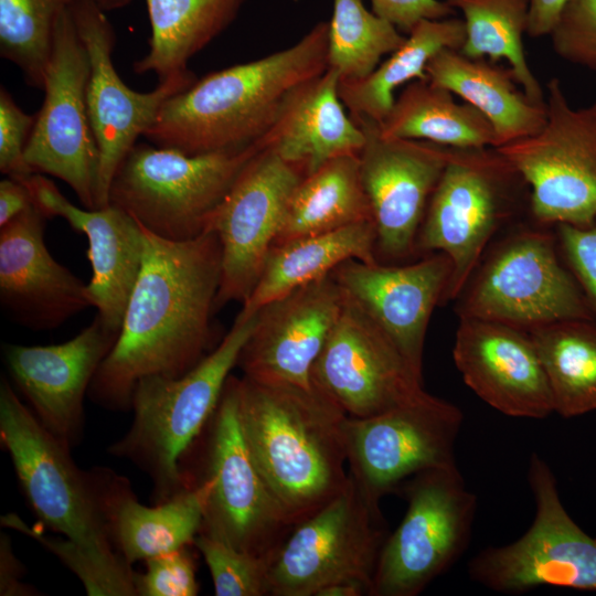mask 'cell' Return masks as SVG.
<instances>
[{
  "mask_svg": "<svg viewBox=\"0 0 596 596\" xmlns=\"http://www.w3.org/2000/svg\"><path fill=\"white\" fill-rule=\"evenodd\" d=\"M329 22L294 45L196 79L170 97L143 137L200 155L249 146L276 124L295 95L328 68Z\"/></svg>",
  "mask_w": 596,
  "mask_h": 596,
  "instance_id": "7a4b0ae2",
  "label": "cell"
},
{
  "mask_svg": "<svg viewBox=\"0 0 596 596\" xmlns=\"http://www.w3.org/2000/svg\"><path fill=\"white\" fill-rule=\"evenodd\" d=\"M375 245L374 223L365 221L274 246L237 316L251 317L268 302L331 274L349 259L379 262Z\"/></svg>",
  "mask_w": 596,
  "mask_h": 596,
  "instance_id": "f1b7e54d",
  "label": "cell"
},
{
  "mask_svg": "<svg viewBox=\"0 0 596 596\" xmlns=\"http://www.w3.org/2000/svg\"><path fill=\"white\" fill-rule=\"evenodd\" d=\"M118 336L96 315L89 326L63 343L2 345L8 372L29 408L70 449L83 440L85 396Z\"/></svg>",
  "mask_w": 596,
  "mask_h": 596,
  "instance_id": "ffe728a7",
  "label": "cell"
},
{
  "mask_svg": "<svg viewBox=\"0 0 596 596\" xmlns=\"http://www.w3.org/2000/svg\"><path fill=\"white\" fill-rule=\"evenodd\" d=\"M551 227L519 225L490 245L455 299L457 316L528 332L561 320L595 319Z\"/></svg>",
  "mask_w": 596,
  "mask_h": 596,
  "instance_id": "9c48e42d",
  "label": "cell"
},
{
  "mask_svg": "<svg viewBox=\"0 0 596 596\" xmlns=\"http://www.w3.org/2000/svg\"><path fill=\"white\" fill-rule=\"evenodd\" d=\"M365 221L373 222L359 155L341 156L297 185L274 246Z\"/></svg>",
  "mask_w": 596,
  "mask_h": 596,
  "instance_id": "d6a6232c",
  "label": "cell"
},
{
  "mask_svg": "<svg viewBox=\"0 0 596 596\" xmlns=\"http://www.w3.org/2000/svg\"><path fill=\"white\" fill-rule=\"evenodd\" d=\"M188 545L171 553L151 557L142 573L135 572L137 596H195L199 594L196 564Z\"/></svg>",
  "mask_w": 596,
  "mask_h": 596,
  "instance_id": "60d3db41",
  "label": "cell"
},
{
  "mask_svg": "<svg viewBox=\"0 0 596 596\" xmlns=\"http://www.w3.org/2000/svg\"><path fill=\"white\" fill-rule=\"evenodd\" d=\"M370 595L369 587L360 581H340L321 588L316 596H362Z\"/></svg>",
  "mask_w": 596,
  "mask_h": 596,
  "instance_id": "c3c4849f",
  "label": "cell"
},
{
  "mask_svg": "<svg viewBox=\"0 0 596 596\" xmlns=\"http://www.w3.org/2000/svg\"><path fill=\"white\" fill-rule=\"evenodd\" d=\"M405 39L392 23L369 12L362 0H333L328 67L337 71L340 82L363 79Z\"/></svg>",
  "mask_w": 596,
  "mask_h": 596,
  "instance_id": "d590c367",
  "label": "cell"
},
{
  "mask_svg": "<svg viewBox=\"0 0 596 596\" xmlns=\"http://www.w3.org/2000/svg\"><path fill=\"white\" fill-rule=\"evenodd\" d=\"M552 392L554 413L596 409V319H567L529 331Z\"/></svg>",
  "mask_w": 596,
  "mask_h": 596,
  "instance_id": "836d02e7",
  "label": "cell"
},
{
  "mask_svg": "<svg viewBox=\"0 0 596 596\" xmlns=\"http://www.w3.org/2000/svg\"><path fill=\"white\" fill-rule=\"evenodd\" d=\"M353 120L365 135L359 153L360 173L376 233V257L406 259L416 253L418 233L449 148L425 140L386 139L377 123Z\"/></svg>",
  "mask_w": 596,
  "mask_h": 596,
  "instance_id": "d6986e66",
  "label": "cell"
},
{
  "mask_svg": "<svg viewBox=\"0 0 596 596\" xmlns=\"http://www.w3.org/2000/svg\"><path fill=\"white\" fill-rule=\"evenodd\" d=\"M340 77L328 67L290 100L276 124L259 140L305 175L326 162L359 155L365 143L362 128L348 116L339 95Z\"/></svg>",
  "mask_w": 596,
  "mask_h": 596,
  "instance_id": "4316f807",
  "label": "cell"
},
{
  "mask_svg": "<svg viewBox=\"0 0 596 596\" xmlns=\"http://www.w3.org/2000/svg\"><path fill=\"white\" fill-rule=\"evenodd\" d=\"M458 319L454 363L480 400L511 417L542 419L554 413L550 384L528 331L493 320Z\"/></svg>",
  "mask_w": 596,
  "mask_h": 596,
  "instance_id": "603a6c76",
  "label": "cell"
},
{
  "mask_svg": "<svg viewBox=\"0 0 596 596\" xmlns=\"http://www.w3.org/2000/svg\"><path fill=\"white\" fill-rule=\"evenodd\" d=\"M95 2L98 4L99 8H102L105 12L121 9L126 6H128L131 0H95Z\"/></svg>",
  "mask_w": 596,
  "mask_h": 596,
  "instance_id": "681fc988",
  "label": "cell"
},
{
  "mask_svg": "<svg viewBox=\"0 0 596 596\" xmlns=\"http://www.w3.org/2000/svg\"><path fill=\"white\" fill-rule=\"evenodd\" d=\"M567 0H529L526 34L532 38L550 35Z\"/></svg>",
  "mask_w": 596,
  "mask_h": 596,
  "instance_id": "7dc6e473",
  "label": "cell"
},
{
  "mask_svg": "<svg viewBox=\"0 0 596 596\" xmlns=\"http://www.w3.org/2000/svg\"><path fill=\"white\" fill-rule=\"evenodd\" d=\"M71 12L87 50L91 72L86 92L87 110L99 150L98 209L108 205L114 174L139 136L155 124L163 104L195 81L190 71L178 72L147 93L129 88L113 63L116 35L95 0H74Z\"/></svg>",
  "mask_w": 596,
  "mask_h": 596,
  "instance_id": "2e32d148",
  "label": "cell"
},
{
  "mask_svg": "<svg viewBox=\"0 0 596 596\" xmlns=\"http://www.w3.org/2000/svg\"><path fill=\"white\" fill-rule=\"evenodd\" d=\"M24 567L14 554L10 536L0 533V595L35 596L39 590L22 581Z\"/></svg>",
  "mask_w": 596,
  "mask_h": 596,
  "instance_id": "f6af8a7d",
  "label": "cell"
},
{
  "mask_svg": "<svg viewBox=\"0 0 596 596\" xmlns=\"http://www.w3.org/2000/svg\"><path fill=\"white\" fill-rule=\"evenodd\" d=\"M0 441L40 524L79 545L105 567L134 575L132 566L110 542L88 470L77 467L71 449L41 425L3 376Z\"/></svg>",
  "mask_w": 596,
  "mask_h": 596,
  "instance_id": "ba28073f",
  "label": "cell"
},
{
  "mask_svg": "<svg viewBox=\"0 0 596 596\" xmlns=\"http://www.w3.org/2000/svg\"><path fill=\"white\" fill-rule=\"evenodd\" d=\"M448 148L416 243V252H439L453 264L443 302L457 298L493 236L530 198L524 179L497 148Z\"/></svg>",
  "mask_w": 596,
  "mask_h": 596,
  "instance_id": "52a82bcc",
  "label": "cell"
},
{
  "mask_svg": "<svg viewBox=\"0 0 596 596\" xmlns=\"http://www.w3.org/2000/svg\"><path fill=\"white\" fill-rule=\"evenodd\" d=\"M141 228V269L118 339L87 395L108 411H130L139 380L179 377L219 344L212 343L211 327L222 275L219 236L206 232L177 242Z\"/></svg>",
  "mask_w": 596,
  "mask_h": 596,
  "instance_id": "6da1fadb",
  "label": "cell"
},
{
  "mask_svg": "<svg viewBox=\"0 0 596 596\" xmlns=\"http://www.w3.org/2000/svg\"><path fill=\"white\" fill-rule=\"evenodd\" d=\"M386 139H415L451 148H497V136L487 117L453 93L416 79L405 85L386 118L377 124Z\"/></svg>",
  "mask_w": 596,
  "mask_h": 596,
  "instance_id": "4dcf8cb0",
  "label": "cell"
},
{
  "mask_svg": "<svg viewBox=\"0 0 596 596\" xmlns=\"http://www.w3.org/2000/svg\"><path fill=\"white\" fill-rule=\"evenodd\" d=\"M451 272L449 257L437 252L406 265L349 259L332 274L343 296L376 324L423 376L428 323L435 307L444 301Z\"/></svg>",
  "mask_w": 596,
  "mask_h": 596,
  "instance_id": "44dd1931",
  "label": "cell"
},
{
  "mask_svg": "<svg viewBox=\"0 0 596 596\" xmlns=\"http://www.w3.org/2000/svg\"><path fill=\"white\" fill-rule=\"evenodd\" d=\"M73 1L0 0V55L19 67L29 86L44 88L55 23Z\"/></svg>",
  "mask_w": 596,
  "mask_h": 596,
  "instance_id": "8d00e7d4",
  "label": "cell"
},
{
  "mask_svg": "<svg viewBox=\"0 0 596 596\" xmlns=\"http://www.w3.org/2000/svg\"><path fill=\"white\" fill-rule=\"evenodd\" d=\"M464 14L466 39L459 50L471 58L505 60L528 98L545 106L543 89L524 54L529 0H445Z\"/></svg>",
  "mask_w": 596,
  "mask_h": 596,
  "instance_id": "e575fe53",
  "label": "cell"
},
{
  "mask_svg": "<svg viewBox=\"0 0 596 596\" xmlns=\"http://www.w3.org/2000/svg\"><path fill=\"white\" fill-rule=\"evenodd\" d=\"M528 481L535 503L530 528L510 544L480 551L469 562L470 578L512 595L541 586L596 592V538L570 517L553 471L536 453L529 460Z\"/></svg>",
  "mask_w": 596,
  "mask_h": 596,
  "instance_id": "4fadbf2b",
  "label": "cell"
},
{
  "mask_svg": "<svg viewBox=\"0 0 596 596\" xmlns=\"http://www.w3.org/2000/svg\"><path fill=\"white\" fill-rule=\"evenodd\" d=\"M311 383L355 418L379 415L426 394L423 376L345 297L341 315L311 369Z\"/></svg>",
  "mask_w": 596,
  "mask_h": 596,
  "instance_id": "ac0fdd59",
  "label": "cell"
},
{
  "mask_svg": "<svg viewBox=\"0 0 596 596\" xmlns=\"http://www.w3.org/2000/svg\"><path fill=\"white\" fill-rule=\"evenodd\" d=\"M464 414L426 392L411 403L366 418L347 417L349 475L373 501L427 469L455 465V444Z\"/></svg>",
  "mask_w": 596,
  "mask_h": 596,
  "instance_id": "9a60e30c",
  "label": "cell"
},
{
  "mask_svg": "<svg viewBox=\"0 0 596 596\" xmlns=\"http://www.w3.org/2000/svg\"><path fill=\"white\" fill-rule=\"evenodd\" d=\"M36 115L24 113L9 92L0 88V171L9 178L23 181L36 173L25 161Z\"/></svg>",
  "mask_w": 596,
  "mask_h": 596,
  "instance_id": "b9f144b4",
  "label": "cell"
},
{
  "mask_svg": "<svg viewBox=\"0 0 596 596\" xmlns=\"http://www.w3.org/2000/svg\"><path fill=\"white\" fill-rule=\"evenodd\" d=\"M343 305L331 273L263 306L237 361L243 375L311 390V369Z\"/></svg>",
  "mask_w": 596,
  "mask_h": 596,
  "instance_id": "7402d4cb",
  "label": "cell"
},
{
  "mask_svg": "<svg viewBox=\"0 0 596 596\" xmlns=\"http://www.w3.org/2000/svg\"><path fill=\"white\" fill-rule=\"evenodd\" d=\"M348 415L316 387L238 377V418L251 456L291 523L315 514L348 485Z\"/></svg>",
  "mask_w": 596,
  "mask_h": 596,
  "instance_id": "3957f363",
  "label": "cell"
},
{
  "mask_svg": "<svg viewBox=\"0 0 596 596\" xmlns=\"http://www.w3.org/2000/svg\"><path fill=\"white\" fill-rule=\"evenodd\" d=\"M546 92L544 126L497 149L528 184L535 223L588 225L596 219V97L573 107L556 77Z\"/></svg>",
  "mask_w": 596,
  "mask_h": 596,
  "instance_id": "8fae6325",
  "label": "cell"
},
{
  "mask_svg": "<svg viewBox=\"0 0 596 596\" xmlns=\"http://www.w3.org/2000/svg\"><path fill=\"white\" fill-rule=\"evenodd\" d=\"M70 7L55 23L44 102L24 157L36 173L61 179L85 209L95 210L99 150L86 103L91 64Z\"/></svg>",
  "mask_w": 596,
  "mask_h": 596,
  "instance_id": "5bb4252c",
  "label": "cell"
},
{
  "mask_svg": "<svg viewBox=\"0 0 596 596\" xmlns=\"http://www.w3.org/2000/svg\"><path fill=\"white\" fill-rule=\"evenodd\" d=\"M373 12L407 35L422 20H440L456 10L439 0H371Z\"/></svg>",
  "mask_w": 596,
  "mask_h": 596,
  "instance_id": "ee69618b",
  "label": "cell"
},
{
  "mask_svg": "<svg viewBox=\"0 0 596 596\" xmlns=\"http://www.w3.org/2000/svg\"><path fill=\"white\" fill-rule=\"evenodd\" d=\"M350 476L328 504L294 525L268 558L269 596H316L330 584L354 579L371 594L390 534L380 510Z\"/></svg>",
  "mask_w": 596,
  "mask_h": 596,
  "instance_id": "7c38bea8",
  "label": "cell"
},
{
  "mask_svg": "<svg viewBox=\"0 0 596 596\" xmlns=\"http://www.w3.org/2000/svg\"><path fill=\"white\" fill-rule=\"evenodd\" d=\"M32 203L28 188L20 181L7 178L0 182V226L17 217Z\"/></svg>",
  "mask_w": 596,
  "mask_h": 596,
  "instance_id": "bcb514c9",
  "label": "cell"
},
{
  "mask_svg": "<svg viewBox=\"0 0 596 596\" xmlns=\"http://www.w3.org/2000/svg\"><path fill=\"white\" fill-rule=\"evenodd\" d=\"M262 148L258 140L242 148L188 155L136 143L114 174L108 204L161 238H195L209 232L219 206Z\"/></svg>",
  "mask_w": 596,
  "mask_h": 596,
  "instance_id": "8992f818",
  "label": "cell"
},
{
  "mask_svg": "<svg viewBox=\"0 0 596 596\" xmlns=\"http://www.w3.org/2000/svg\"><path fill=\"white\" fill-rule=\"evenodd\" d=\"M43 214L31 205L0 226V300L13 320L54 329L92 306L84 284L47 251Z\"/></svg>",
  "mask_w": 596,
  "mask_h": 596,
  "instance_id": "d4e9b609",
  "label": "cell"
},
{
  "mask_svg": "<svg viewBox=\"0 0 596 596\" xmlns=\"http://www.w3.org/2000/svg\"><path fill=\"white\" fill-rule=\"evenodd\" d=\"M20 182L45 219L60 216L86 235L92 266L89 300L103 323L119 332L142 265L145 243L140 224L113 204L95 210L77 207L41 173Z\"/></svg>",
  "mask_w": 596,
  "mask_h": 596,
  "instance_id": "cb8c5ba5",
  "label": "cell"
},
{
  "mask_svg": "<svg viewBox=\"0 0 596 596\" xmlns=\"http://www.w3.org/2000/svg\"><path fill=\"white\" fill-rule=\"evenodd\" d=\"M194 547L210 571L216 596H269L268 560L198 534Z\"/></svg>",
  "mask_w": 596,
  "mask_h": 596,
  "instance_id": "f35d334b",
  "label": "cell"
},
{
  "mask_svg": "<svg viewBox=\"0 0 596 596\" xmlns=\"http://www.w3.org/2000/svg\"><path fill=\"white\" fill-rule=\"evenodd\" d=\"M88 475L110 542L129 565L193 545L203 519L201 485L145 505L129 480L110 468L94 467Z\"/></svg>",
  "mask_w": 596,
  "mask_h": 596,
  "instance_id": "484cf974",
  "label": "cell"
},
{
  "mask_svg": "<svg viewBox=\"0 0 596 596\" xmlns=\"http://www.w3.org/2000/svg\"><path fill=\"white\" fill-rule=\"evenodd\" d=\"M257 321L258 311L247 318L237 316L215 349L185 374L151 375L136 383L131 425L107 453L147 473L153 503L164 502L188 487L180 460L213 415Z\"/></svg>",
  "mask_w": 596,
  "mask_h": 596,
  "instance_id": "277c9868",
  "label": "cell"
},
{
  "mask_svg": "<svg viewBox=\"0 0 596 596\" xmlns=\"http://www.w3.org/2000/svg\"><path fill=\"white\" fill-rule=\"evenodd\" d=\"M554 227L564 263L596 319V219L584 226L558 224Z\"/></svg>",
  "mask_w": 596,
  "mask_h": 596,
  "instance_id": "7bdbcfd3",
  "label": "cell"
},
{
  "mask_svg": "<svg viewBox=\"0 0 596 596\" xmlns=\"http://www.w3.org/2000/svg\"><path fill=\"white\" fill-rule=\"evenodd\" d=\"M305 177L298 167L266 147L244 168L209 227L222 247L215 309L248 299L279 234L289 200Z\"/></svg>",
  "mask_w": 596,
  "mask_h": 596,
  "instance_id": "e0dca14e",
  "label": "cell"
},
{
  "mask_svg": "<svg viewBox=\"0 0 596 596\" xmlns=\"http://www.w3.org/2000/svg\"><path fill=\"white\" fill-rule=\"evenodd\" d=\"M550 36L562 60L596 72V0H567Z\"/></svg>",
  "mask_w": 596,
  "mask_h": 596,
  "instance_id": "ab89813d",
  "label": "cell"
},
{
  "mask_svg": "<svg viewBox=\"0 0 596 596\" xmlns=\"http://www.w3.org/2000/svg\"><path fill=\"white\" fill-rule=\"evenodd\" d=\"M466 39L462 19L422 20L404 43L368 77L340 82L339 95L353 118L381 124L390 114L400 86L427 79L426 66L441 50H460Z\"/></svg>",
  "mask_w": 596,
  "mask_h": 596,
  "instance_id": "f546056e",
  "label": "cell"
},
{
  "mask_svg": "<svg viewBox=\"0 0 596 596\" xmlns=\"http://www.w3.org/2000/svg\"><path fill=\"white\" fill-rule=\"evenodd\" d=\"M244 1L146 0L149 50L134 63V71L155 73L160 82L189 70V61L235 20Z\"/></svg>",
  "mask_w": 596,
  "mask_h": 596,
  "instance_id": "1f68e13d",
  "label": "cell"
},
{
  "mask_svg": "<svg viewBox=\"0 0 596 596\" xmlns=\"http://www.w3.org/2000/svg\"><path fill=\"white\" fill-rule=\"evenodd\" d=\"M398 492L407 509L381 550L370 596H416L468 549L477 496L457 467L424 470Z\"/></svg>",
  "mask_w": 596,
  "mask_h": 596,
  "instance_id": "30bf717a",
  "label": "cell"
},
{
  "mask_svg": "<svg viewBox=\"0 0 596 596\" xmlns=\"http://www.w3.org/2000/svg\"><path fill=\"white\" fill-rule=\"evenodd\" d=\"M0 523L25 534L56 555L78 577L87 595L137 596L135 574L124 575L105 567L68 539L46 535L41 524L30 526L13 512L1 515Z\"/></svg>",
  "mask_w": 596,
  "mask_h": 596,
  "instance_id": "74e56055",
  "label": "cell"
},
{
  "mask_svg": "<svg viewBox=\"0 0 596 596\" xmlns=\"http://www.w3.org/2000/svg\"><path fill=\"white\" fill-rule=\"evenodd\" d=\"M185 486L204 488L198 534L269 558L294 524L257 469L238 418V377L230 375L200 436L180 460Z\"/></svg>",
  "mask_w": 596,
  "mask_h": 596,
  "instance_id": "5b68a950",
  "label": "cell"
},
{
  "mask_svg": "<svg viewBox=\"0 0 596 596\" xmlns=\"http://www.w3.org/2000/svg\"><path fill=\"white\" fill-rule=\"evenodd\" d=\"M427 79L460 96L482 113L497 136V148L536 134L545 124V106L519 89L514 74L489 58H471L444 49L426 66Z\"/></svg>",
  "mask_w": 596,
  "mask_h": 596,
  "instance_id": "83f0119b",
  "label": "cell"
}]
</instances>
